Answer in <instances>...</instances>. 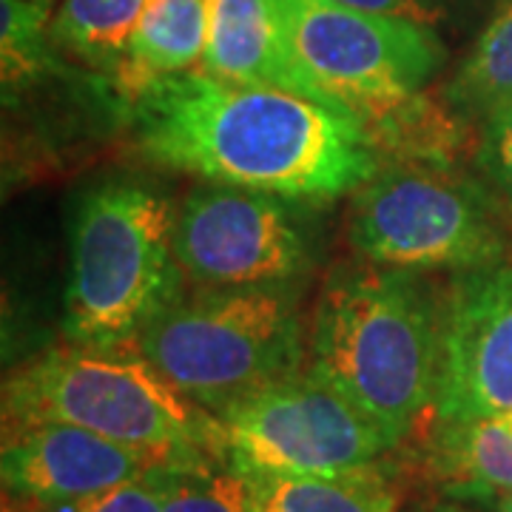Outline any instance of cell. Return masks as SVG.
<instances>
[{
  "instance_id": "obj_17",
  "label": "cell",
  "mask_w": 512,
  "mask_h": 512,
  "mask_svg": "<svg viewBox=\"0 0 512 512\" xmlns=\"http://www.w3.org/2000/svg\"><path fill=\"white\" fill-rule=\"evenodd\" d=\"M447 97L453 106L478 117H490L512 103V0L484 26L453 74Z\"/></svg>"
},
{
  "instance_id": "obj_14",
  "label": "cell",
  "mask_w": 512,
  "mask_h": 512,
  "mask_svg": "<svg viewBox=\"0 0 512 512\" xmlns=\"http://www.w3.org/2000/svg\"><path fill=\"white\" fill-rule=\"evenodd\" d=\"M208 43V0H148L117 80L123 97L168 74L191 72Z\"/></svg>"
},
{
  "instance_id": "obj_11",
  "label": "cell",
  "mask_w": 512,
  "mask_h": 512,
  "mask_svg": "<svg viewBox=\"0 0 512 512\" xmlns=\"http://www.w3.org/2000/svg\"><path fill=\"white\" fill-rule=\"evenodd\" d=\"M0 478L23 507H52L111 490L154 467L188 456H168L97 436L72 424H3ZM202 456V453H194Z\"/></svg>"
},
{
  "instance_id": "obj_10",
  "label": "cell",
  "mask_w": 512,
  "mask_h": 512,
  "mask_svg": "<svg viewBox=\"0 0 512 512\" xmlns=\"http://www.w3.org/2000/svg\"><path fill=\"white\" fill-rule=\"evenodd\" d=\"M433 421L512 413V265L458 274L439 308Z\"/></svg>"
},
{
  "instance_id": "obj_25",
  "label": "cell",
  "mask_w": 512,
  "mask_h": 512,
  "mask_svg": "<svg viewBox=\"0 0 512 512\" xmlns=\"http://www.w3.org/2000/svg\"><path fill=\"white\" fill-rule=\"evenodd\" d=\"M40 3H46V6H52V3H55V0H40Z\"/></svg>"
},
{
  "instance_id": "obj_16",
  "label": "cell",
  "mask_w": 512,
  "mask_h": 512,
  "mask_svg": "<svg viewBox=\"0 0 512 512\" xmlns=\"http://www.w3.org/2000/svg\"><path fill=\"white\" fill-rule=\"evenodd\" d=\"M148 0H60L49 35L57 52L120 72Z\"/></svg>"
},
{
  "instance_id": "obj_4",
  "label": "cell",
  "mask_w": 512,
  "mask_h": 512,
  "mask_svg": "<svg viewBox=\"0 0 512 512\" xmlns=\"http://www.w3.org/2000/svg\"><path fill=\"white\" fill-rule=\"evenodd\" d=\"M46 421L168 456H225L220 419L131 348L72 345L18 367L3 384V424Z\"/></svg>"
},
{
  "instance_id": "obj_18",
  "label": "cell",
  "mask_w": 512,
  "mask_h": 512,
  "mask_svg": "<svg viewBox=\"0 0 512 512\" xmlns=\"http://www.w3.org/2000/svg\"><path fill=\"white\" fill-rule=\"evenodd\" d=\"M163 512H254L248 481L222 453L185 458L171 467Z\"/></svg>"
},
{
  "instance_id": "obj_1",
  "label": "cell",
  "mask_w": 512,
  "mask_h": 512,
  "mask_svg": "<svg viewBox=\"0 0 512 512\" xmlns=\"http://www.w3.org/2000/svg\"><path fill=\"white\" fill-rule=\"evenodd\" d=\"M126 109L148 160L211 185L311 205L353 194L379 171V151L362 120L202 69L151 80L126 94Z\"/></svg>"
},
{
  "instance_id": "obj_8",
  "label": "cell",
  "mask_w": 512,
  "mask_h": 512,
  "mask_svg": "<svg viewBox=\"0 0 512 512\" xmlns=\"http://www.w3.org/2000/svg\"><path fill=\"white\" fill-rule=\"evenodd\" d=\"M220 419L225 458L237 470L336 476L379 467L399 444L316 373L265 384Z\"/></svg>"
},
{
  "instance_id": "obj_7",
  "label": "cell",
  "mask_w": 512,
  "mask_h": 512,
  "mask_svg": "<svg viewBox=\"0 0 512 512\" xmlns=\"http://www.w3.org/2000/svg\"><path fill=\"white\" fill-rule=\"evenodd\" d=\"M271 9L299 66L365 128L419 97L447 55L433 23L339 0H271Z\"/></svg>"
},
{
  "instance_id": "obj_15",
  "label": "cell",
  "mask_w": 512,
  "mask_h": 512,
  "mask_svg": "<svg viewBox=\"0 0 512 512\" xmlns=\"http://www.w3.org/2000/svg\"><path fill=\"white\" fill-rule=\"evenodd\" d=\"M421 458L441 495L512 490V433L501 419L433 421Z\"/></svg>"
},
{
  "instance_id": "obj_24",
  "label": "cell",
  "mask_w": 512,
  "mask_h": 512,
  "mask_svg": "<svg viewBox=\"0 0 512 512\" xmlns=\"http://www.w3.org/2000/svg\"><path fill=\"white\" fill-rule=\"evenodd\" d=\"M427 512H481L476 507H467V504H461V501H453V498H444L439 504H433Z\"/></svg>"
},
{
  "instance_id": "obj_6",
  "label": "cell",
  "mask_w": 512,
  "mask_h": 512,
  "mask_svg": "<svg viewBox=\"0 0 512 512\" xmlns=\"http://www.w3.org/2000/svg\"><path fill=\"white\" fill-rule=\"evenodd\" d=\"M356 254L396 271L476 274L504 265L507 237L484 191L444 163L376 171L350 208Z\"/></svg>"
},
{
  "instance_id": "obj_20",
  "label": "cell",
  "mask_w": 512,
  "mask_h": 512,
  "mask_svg": "<svg viewBox=\"0 0 512 512\" xmlns=\"http://www.w3.org/2000/svg\"><path fill=\"white\" fill-rule=\"evenodd\" d=\"M180 461H185V458L160 464V467H154L146 476L126 481V484H117V487L89 495V498H80V501L52 504V507H23L20 512H163L168 473Z\"/></svg>"
},
{
  "instance_id": "obj_13",
  "label": "cell",
  "mask_w": 512,
  "mask_h": 512,
  "mask_svg": "<svg viewBox=\"0 0 512 512\" xmlns=\"http://www.w3.org/2000/svg\"><path fill=\"white\" fill-rule=\"evenodd\" d=\"M254 512H399V490L387 461L336 476H282L239 470Z\"/></svg>"
},
{
  "instance_id": "obj_26",
  "label": "cell",
  "mask_w": 512,
  "mask_h": 512,
  "mask_svg": "<svg viewBox=\"0 0 512 512\" xmlns=\"http://www.w3.org/2000/svg\"><path fill=\"white\" fill-rule=\"evenodd\" d=\"M6 512H20V510H6Z\"/></svg>"
},
{
  "instance_id": "obj_23",
  "label": "cell",
  "mask_w": 512,
  "mask_h": 512,
  "mask_svg": "<svg viewBox=\"0 0 512 512\" xmlns=\"http://www.w3.org/2000/svg\"><path fill=\"white\" fill-rule=\"evenodd\" d=\"M444 498L461 501L481 512H512V490H453Z\"/></svg>"
},
{
  "instance_id": "obj_5",
  "label": "cell",
  "mask_w": 512,
  "mask_h": 512,
  "mask_svg": "<svg viewBox=\"0 0 512 512\" xmlns=\"http://www.w3.org/2000/svg\"><path fill=\"white\" fill-rule=\"evenodd\" d=\"M131 350L202 410L222 416L265 384L302 370L305 342L288 288H205L168 305Z\"/></svg>"
},
{
  "instance_id": "obj_3",
  "label": "cell",
  "mask_w": 512,
  "mask_h": 512,
  "mask_svg": "<svg viewBox=\"0 0 512 512\" xmlns=\"http://www.w3.org/2000/svg\"><path fill=\"white\" fill-rule=\"evenodd\" d=\"M174 225L171 202L143 183H103L80 200L63 319L72 345L131 348L180 299Z\"/></svg>"
},
{
  "instance_id": "obj_21",
  "label": "cell",
  "mask_w": 512,
  "mask_h": 512,
  "mask_svg": "<svg viewBox=\"0 0 512 512\" xmlns=\"http://www.w3.org/2000/svg\"><path fill=\"white\" fill-rule=\"evenodd\" d=\"M484 140L478 148V163L512 197V103L484 117Z\"/></svg>"
},
{
  "instance_id": "obj_12",
  "label": "cell",
  "mask_w": 512,
  "mask_h": 512,
  "mask_svg": "<svg viewBox=\"0 0 512 512\" xmlns=\"http://www.w3.org/2000/svg\"><path fill=\"white\" fill-rule=\"evenodd\" d=\"M202 72L228 83L299 94L350 114L299 66L276 26L271 0H208V43Z\"/></svg>"
},
{
  "instance_id": "obj_2",
  "label": "cell",
  "mask_w": 512,
  "mask_h": 512,
  "mask_svg": "<svg viewBox=\"0 0 512 512\" xmlns=\"http://www.w3.org/2000/svg\"><path fill=\"white\" fill-rule=\"evenodd\" d=\"M311 373L402 447L439 379V308L419 276L373 262L330 276L313 311Z\"/></svg>"
},
{
  "instance_id": "obj_19",
  "label": "cell",
  "mask_w": 512,
  "mask_h": 512,
  "mask_svg": "<svg viewBox=\"0 0 512 512\" xmlns=\"http://www.w3.org/2000/svg\"><path fill=\"white\" fill-rule=\"evenodd\" d=\"M3 15V92H20L52 66V6L40 0H0Z\"/></svg>"
},
{
  "instance_id": "obj_9",
  "label": "cell",
  "mask_w": 512,
  "mask_h": 512,
  "mask_svg": "<svg viewBox=\"0 0 512 512\" xmlns=\"http://www.w3.org/2000/svg\"><path fill=\"white\" fill-rule=\"evenodd\" d=\"M305 205L231 185L191 191L174 225L185 279L205 288H288L313 265Z\"/></svg>"
},
{
  "instance_id": "obj_22",
  "label": "cell",
  "mask_w": 512,
  "mask_h": 512,
  "mask_svg": "<svg viewBox=\"0 0 512 512\" xmlns=\"http://www.w3.org/2000/svg\"><path fill=\"white\" fill-rule=\"evenodd\" d=\"M339 3L376 12V15L421 20V23H430L441 15V0H339Z\"/></svg>"
}]
</instances>
